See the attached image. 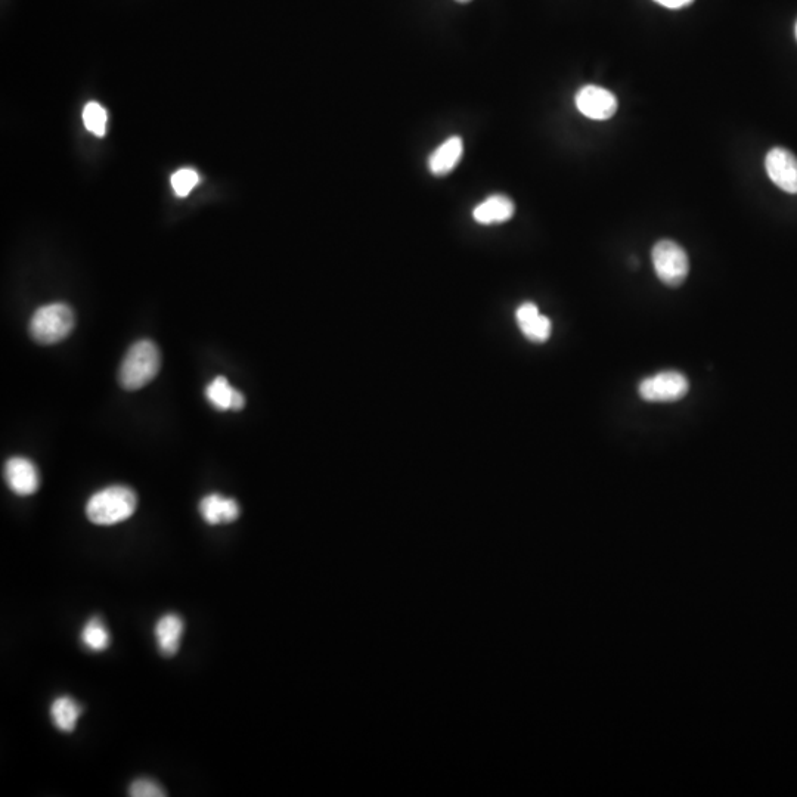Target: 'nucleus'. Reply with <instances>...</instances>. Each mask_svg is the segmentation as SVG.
I'll return each instance as SVG.
<instances>
[{
	"label": "nucleus",
	"mask_w": 797,
	"mask_h": 797,
	"mask_svg": "<svg viewBox=\"0 0 797 797\" xmlns=\"http://www.w3.org/2000/svg\"><path fill=\"white\" fill-rule=\"evenodd\" d=\"M138 507V498L126 486H111L96 492L86 505V514L92 523L111 526L130 519Z\"/></svg>",
	"instance_id": "obj_1"
},
{
	"label": "nucleus",
	"mask_w": 797,
	"mask_h": 797,
	"mask_svg": "<svg viewBox=\"0 0 797 797\" xmlns=\"http://www.w3.org/2000/svg\"><path fill=\"white\" fill-rule=\"evenodd\" d=\"M160 352L150 340L133 344L120 368V383L126 390H139L160 371Z\"/></svg>",
	"instance_id": "obj_2"
},
{
	"label": "nucleus",
	"mask_w": 797,
	"mask_h": 797,
	"mask_svg": "<svg viewBox=\"0 0 797 797\" xmlns=\"http://www.w3.org/2000/svg\"><path fill=\"white\" fill-rule=\"evenodd\" d=\"M74 328V313L64 303L40 307L30 322V334L37 343H60Z\"/></svg>",
	"instance_id": "obj_3"
},
{
	"label": "nucleus",
	"mask_w": 797,
	"mask_h": 797,
	"mask_svg": "<svg viewBox=\"0 0 797 797\" xmlns=\"http://www.w3.org/2000/svg\"><path fill=\"white\" fill-rule=\"evenodd\" d=\"M653 257L654 271L659 276L660 281L665 282L669 287H679L684 284L690 272V260L684 248L676 244L675 241H659L651 251Z\"/></svg>",
	"instance_id": "obj_4"
},
{
	"label": "nucleus",
	"mask_w": 797,
	"mask_h": 797,
	"mask_svg": "<svg viewBox=\"0 0 797 797\" xmlns=\"http://www.w3.org/2000/svg\"><path fill=\"white\" fill-rule=\"evenodd\" d=\"M690 389L687 377L681 372L666 371L641 381L638 392L645 402H675L684 398Z\"/></svg>",
	"instance_id": "obj_5"
},
{
	"label": "nucleus",
	"mask_w": 797,
	"mask_h": 797,
	"mask_svg": "<svg viewBox=\"0 0 797 797\" xmlns=\"http://www.w3.org/2000/svg\"><path fill=\"white\" fill-rule=\"evenodd\" d=\"M576 107L588 119L609 120L616 114L619 104L613 92L601 86L588 85L576 95Z\"/></svg>",
	"instance_id": "obj_6"
},
{
	"label": "nucleus",
	"mask_w": 797,
	"mask_h": 797,
	"mask_svg": "<svg viewBox=\"0 0 797 797\" xmlns=\"http://www.w3.org/2000/svg\"><path fill=\"white\" fill-rule=\"evenodd\" d=\"M769 179L787 194H797V157L786 148H772L765 158Z\"/></svg>",
	"instance_id": "obj_7"
},
{
	"label": "nucleus",
	"mask_w": 797,
	"mask_h": 797,
	"mask_svg": "<svg viewBox=\"0 0 797 797\" xmlns=\"http://www.w3.org/2000/svg\"><path fill=\"white\" fill-rule=\"evenodd\" d=\"M6 483L12 492L20 496H30L40 486L39 471L27 458L15 457L6 462Z\"/></svg>",
	"instance_id": "obj_8"
},
{
	"label": "nucleus",
	"mask_w": 797,
	"mask_h": 797,
	"mask_svg": "<svg viewBox=\"0 0 797 797\" xmlns=\"http://www.w3.org/2000/svg\"><path fill=\"white\" fill-rule=\"evenodd\" d=\"M516 319L527 340L533 341V343H545L551 337V321L539 312L535 303H523L517 309Z\"/></svg>",
	"instance_id": "obj_9"
},
{
	"label": "nucleus",
	"mask_w": 797,
	"mask_h": 797,
	"mask_svg": "<svg viewBox=\"0 0 797 797\" xmlns=\"http://www.w3.org/2000/svg\"><path fill=\"white\" fill-rule=\"evenodd\" d=\"M200 513L204 522L215 526V524L235 522L240 517V507L234 499L223 498L219 493H213L200 502Z\"/></svg>",
	"instance_id": "obj_10"
},
{
	"label": "nucleus",
	"mask_w": 797,
	"mask_h": 797,
	"mask_svg": "<svg viewBox=\"0 0 797 797\" xmlns=\"http://www.w3.org/2000/svg\"><path fill=\"white\" fill-rule=\"evenodd\" d=\"M182 634H184V620L178 614L169 613L158 620L155 626V638L164 656L173 657L178 653Z\"/></svg>",
	"instance_id": "obj_11"
},
{
	"label": "nucleus",
	"mask_w": 797,
	"mask_h": 797,
	"mask_svg": "<svg viewBox=\"0 0 797 797\" xmlns=\"http://www.w3.org/2000/svg\"><path fill=\"white\" fill-rule=\"evenodd\" d=\"M516 213V206L510 198L505 195H492L488 200L474 209L473 217L477 223L482 225H495L510 220Z\"/></svg>",
	"instance_id": "obj_12"
},
{
	"label": "nucleus",
	"mask_w": 797,
	"mask_h": 797,
	"mask_svg": "<svg viewBox=\"0 0 797 797\" xmlns=\"http://www.w3.org/2000/svg\"><path fill=\"white\" fill-rule=\"evenodd\" d=\"M462 151H464L462 139L452 136L430 155V172L436 176L448 175L460 163Z\"/></svg>",
	"instance_id": "obj_13"
},
{
	"label": "nucleus",
	"mask_w": 797,
	"mask_h": 797,
	"mask_svg": "<svg viewBox=\"0 0 797 797\" xmlns=\"http://www.w3.org/2000/svg\"><path fill=\"white\" fill-rule=\"evenodd\" d=\"M206 396L209 402L220 411H240L246 405L243 393L235 390L225 377H217L207 386Z\"/></svg>",
	"instance_id": "obj_14"
},
{
	"label": "nucleus",
	"mask_w": 797,
	"mask_h": 797,
	"mask_svg": "<svg viewBox=\"0 0 797 797\" xmlns=\"http://www.w3.org/2000/svg\"><path fill=\"white\" fill-rule=\"evenodd\" d=\"M82 707L77 705L71 697H60L51 707L52 721L62 733H71L79 721Z\"/></svg>",
	"instance_id": "obj_15"
},
{
	"label": "nucleus",
	"mask_w": 797,
	"mask_h": 797,
	"mask_svg": "<svg viewBox=\"0 0 797 797\" xmlns=\"http://www.w3.org/2000/svg\"><path fill=\"white\" fill-rule=\"evenodd\" d=\"M82 641L89 650L102 651L110 645V634H108L104 623L95 617L86 623L82 632Z\"/></svg>",
	"instance_id": "obj_16"
},
{
	"label": "nucleus",
	"mask_w": 797,
	"mask_h": 797,
	"mask_svg": "<svg viewBox=\"0 0 797 797\" xmlns=\"http://www.w3.org/2000/svg\"><path fill=\"white\" fill-rule=\"evenodd\" d=\"M107 111L98 102H89L83 110V122H85L86 129L92 132L93 135L102 138L107 130Z\"/></svg>",
	"instance_id": "obj_17"
},
{
	"label": "nucleus",
	"mask_w": 797,
	"mask_h": 797,
	"mask_svg": "<svg viewBox=\"0 0 797 797\" xmlns=\"http://www.w3.org/2000/svg\"><path fill=\"white\" fill-rule=\"evenodd\" d=\"M170 182L175 194L185 198L198 185V173L194 169H181L172 176Z\"/></svg>",
	"instance_id": "obj_18"
},
{
	"label": "nucleus",
	"mask_w": 797,
	"mask_h": 797,
	"mask_svg": "<svg viewBox=\"0 0 797 797\" xmlns=\"http://www.w3.org/2000/svg\"><path fill=\"white\" fill-rule=\"evenodd\" d=\"M129 796L164 797L166 796V792H164L163 787L155 783L154 780H150V778H139V780L133 781L132 786H130Z\"/></svg>",
	"instance_id": "obj_19"
},
{
	"label": "nucleus",
	"mask_w": 797,
	"mask_h": 797,
	"mask_svg": "<svg viewBox=\"0 0 797 797\" xmlns=\"http://www.w3.org/2000/svg\"><path fill=\"white\" fill-rule=\"evenodd\" d=\"M659 5L665 6L668 9H681L685 6L691 5L694 0H654Z\"/></svg>",
	"instance_id": "obj_20"
},
{
	"label": "nucleus",
	"mask_w": 797,
	"mask_h": 797,
	"mask_svg": "<svg viewBox=\"0 0 797 797\" xmlns=\"http://www.w3.org/2000/svg\"><path fill=\"white\" fill-rule=\"evenodd\" d=\"M457 2L458 3H468V2H471V0H457Z\"/></svg>",
	"instance_id": "obj_21"
},
{
	"label": "nucleus",
	"mask_w": 797,
	"mask_h": 797,
	"mask_svg": "<svg viewBox=\"0 0 797 797\" xmlns=\"http://www.w3.org/2000/svg\"><path fill=\"white\" fill-rule=\"evenodd\" d=\"M796 37H797V23H796Z\"/></svg>",
	"instance_id": "obj_22"
}]
</instances>
